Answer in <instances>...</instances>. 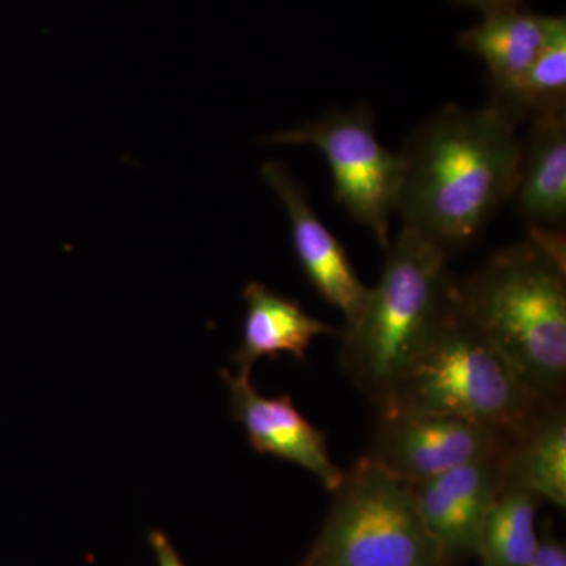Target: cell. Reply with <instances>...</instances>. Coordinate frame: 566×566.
I'll return each instance as SVG.
<instances>
[{
	"label": "cell",
	"instance_id": "obj_11",
	"mask_svg": "<svg viewBox=\"0 0 566 566\" xmlns=\"http://www.w3.org/2000/svg\"><path fill=\"white\" fill-rule=\"evenodd\" d=\"M528 230L564 233L566 222V114L531 122L520 137L512 200Z\"/></svg>",
	"mask_w": 566,
	"mask_h": 566
},
{
	"label": "cell",
	"instance_id": "obj_1",
	"mask_svg": "<svg viewBox=\"0 0 566 566\" xmlns=\"http://www.w3.org/2000/svg\"><path fill=\"white\" fill-rule=\"evenodd\" d=\"M395 212L405 229L450 255L482 234L512 200L520 136L517 123L493 104H450L424 120L401 148Z\"/></svg>",
	"mask_w": 566,
	"mask_h": 566
},
{
	"label": "cell",
	"instance_id": "obj_16",
	"mask_svg": "<svg viewBox=\"0 0 566 566\" xmlns=\"http://www.w3.org/2000/svg\"><path fill=\"white\" fill-rule=\"evenodd\" d=\"M538 495L504 486L488 513L480 535L482 566H528L538 545L535 520Z\"/></svg>",
	"mask_w": 566,
	"mask_h": 566
},
{
	"label": "cell",
	"instance_id": "obj_19",
	"mask_svg": "<svg viewBox=\"0 0 566 566\" xmlns=\"http://www.w3.org/2000/svg\"><path fill=\"white\" fill-rule=\"evenodd\" d=\"M455 2L461 6L474 7V9L482 10L483 13L505 9V7L523 6V0H455Z\"/></svg>",
	"mask_w": 566,
	"mask_h": 566
},
{
	"label": "cell",
	"instance_id": "obj_14",
	"mask_svg": "<svg viewBox=\"0 0 566 566\" xmlns=\"http://www.w3.org/2000/svg\"><path fill=\"white\" fill-rule=\"evenodd\" d=\"M483 14L482 22L461 33L460 44L485 62L491 88L497 93L515 84L538 57L553 17L532 13L523 6Z\"/></svg>",
	"mask_w": 566,
	"mask_h": 566
},
{
	"label": "cell",
	"instance_id": "obj_12",
	"mask_svg": "<svg viewBox=\"0 0 566 566\" xmlns=\"http://www.w3.org/2000/svg\"><path fill=\"white\" fill-rule=\"evenodd\" d=\"M243 297V337L233 353L238 371L251 374L253 365L263 357L275 360L282 354L304 364L315 337L340 334L331 324L308 315L296 300L274 293L263 283L249 282Z\"/></svg>",
	"mask_w": 566,
	"mask_h": 566
},
{
	"label": "cell",
	"instance_id": "obj_7",
	"mask_svg": "<svg viewBox=\"0 0 566 566\" xmlns=\"http://www.w3.org/2000/svg\"><path fill=\"white\" fill-rule=\"evenodd\" d=\"M510 436L457 417L378 409L367 458L409 485L499 457Z\"/></svg>",
	"mask_w": 566,
	"mask_h": 566
},
{
	"label": "cell",
	"instance_id": "obj_5",
	"mask_svg": "<svg viewBox=\"0 0 566 566\" xmlns=\"http://www.w3.org/2000/svg\"><path fill=\"white\" fill-rule=\"evenodd\" d=\"M303 566H447L415 488L363 457L344 472Z\"/></svg>",
	"mask_w": 566,
	"mask_h": 566
},
{
	"label": "cell",
	"instance_id": "obj_6",
	"mask_svg": "<svg viewBox=\"0 0 566 566\" xmlns=\"http://www.w3.org/2000/svg\"><path fill=\"white\" fill-rule=\"evenodd\" d=\"M285 145H312L333 174L334 199L365 227L382 249L390 243V216L400 188V153L390 151L375 133L374 114L365 104L334 111L264 137Z\"/></svg>",
	"mask_w": 566,
	"mask_h": 566
},
{
	"label": "cell",
	"instance_id": "obj_4",
	"mask_svg": "<svg viewBox=\"0 0 566 566\" xmlns=\"http://www.w3.org/2000/svg\"><path fill=\"white\" fill-rule=\"evenodd\" d=\"M546 403L527 389L482 333L453 305L385 405L469 420L506 436Z\"/></svg>",
	"mask_w": 566,
	"mask_h": 566
},
{
	"label": "cell",
	"instance_id": "obj_8",
	"mask_svg": "<svg viewBox=\"0 0 566 566\" xmlns=\"http://www.w3.org/2000/svg\"><path fill=\"white\" fill-rule=\"evenodd\" d=\"M222 379L234 422L241 424L256 453L301 465L331 493L340 485L345 471L331 458L323 431L301 415L290 395L264 397L244 371L222 370Z\"/></svg>",
	"mask_w": 566,
	"mask_h": 566
},
{
	"label": "cell",
	"instance_id": "obj_18",
	"mask_svg": "<svg viewBox=\"0 0 566 566\" xmlns=\"http://www.w3.org/2000/svg\"><path fill=\"white\" fill-rule=\"evenodd\" d=\"M148 545H150L153 556H155L156 566H186L169 536L163 534L161 531L150 532Z\"/></svg>",
	"mask_w": 566,
	"mask_h": 566
},
{
	"label": "cell",
	"instance_id": "obj_20",
	"mask_svg": "<svg viewBox=\"0 0 566 566\" xmlns=\"http://www.w3.org/2000/svg\"><path fill=\"white\" fill-rule=\"evenodd\" d=\"M300 566H303V565H300Z\"/></svg>",
	"mask_w": 566,
	"mask_h": 566
},
{
	"label": "cell",
	"instance_id": "obj_13",
	"mask_svg": "<svg viewBox=\"0 0 566 566\" xmlns=\"http://www.w3.org/2000/svg\"><path fill=\"white\" fill-rule=\"evenodd\" d=\"M504 486L524 488L542 501L566 506V415L562 401L546 403L499 455Z\"/></svg>",
	"mask_w": 566,
	"mask_h": 566
},
{
	"label": "cell",
	"instance_id": "obj_15",
	"mask_svg": "<svg viewBox=\"0 0 566 566\" xmlns=\"http://www.w3.org/2000/svg\"><path fill=\"white\" fill-rule=\"evenodd\" d=\"M491 104L520 125L523 120L566 114V20L553 17L549 35L526 73Z\"/></svg>",
	"mask_w": 566,
	"mask_h": 566
},
{
	"label": "cell",
	"instance_id": "obj_3",
	"mask_svg": "<svg viewBox=\"0 0 566 566\" xmlns=\"http://www.w3.org/2000/svg\"><path fill=\"white\" fill-rule=\"evenodd\" d=\"M381 279L342 333V365L379 408L457 303L449 255L401 227L385 249Z\"/></svg>",
	"mask_w": 566,
	"mask_h": 566
},
{
	"label": "cell",
	"instance_id": "obj_17",
	"mask_svg": "<svg viewBox=\"0 0 566 566\" xmlns=\"http://www.w3.org/2000/svg\"><path fill=\"white\" fill-rule=\"evenodd\" d=\"M528 566H566L565 546L556 538L549 526L543 527L538 545Z\"/></svg>",
	"mask_w": 566,
	"mask_h": 566
},
{
	"label": "cell",
	"instance_id": "obj_2",
	"mask_svg": "<svg viewBox=\"0 0 566 566\" xmlns=\"http://www.w3.org/2000/svg\"><path fill=\"white\" fill-rule=\"evenodd\" d=\"M464 281L461 312L536 397L562 401L566 385L565 234L528 230Z\"/></svg>",
	"mask_w": 566,
	"mask_h": 566
},
{
	"label": "cell",
	"instance_id": "obj_10",
	"mask_svg": "<svg viewBox=\"0 0 566 566\" xmlns=\"http://www.w3.org/2000/svg\"><path fill=\"white\" fill-rule=\"evenodd\" d=\"M417 506L447 566L479 554L488 513L504 488L499 457L416 483Z\"/></svg>",
	"mask_w": 566,
	"mask_h": 566
},
{
	"label": "cell",
	"instance_id": "obj_9",
	"mask_svg": "<svg viewBox=\"0 0 566 566\" xmlns=\"http://www.w3.org/2000/svg\"><path fill=\"white\" fill-rule=\"evenodd\" d=\"M262 175L289 216L301 270L319 297L344 314L345 326H348L363 311L370 289L360 281L344 245L316 216L307 191L285 164L264 163Z\"/></svg>",
	"mask_w": 566,
	"mask_h": 566
}]
</instances>
